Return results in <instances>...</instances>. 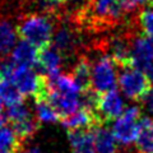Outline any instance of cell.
<instances>
[{
    "label": "cell",
    "mask_w": 153,
    "mask_h": 153,
    "mask_svg": "<svg viewBox=\"0 0 153 153\" xmlns=\"http://www.w3.org/2000/svg\"><path fill=\"white\" fill-rule=\"evenodd\" d=\"M19 153H42L40 149H38V148H30V149H26V151H21Z\"/></svg>",
    "instance_id": "d4e9b609"
},
{
    "label": "cell",
    "mask_w": 153,
    "mask_h": 153,
    "mask_svg": "<svg viewBox=\"0 0 153 153\" xmlns=\"http://www.w3.org/2000/svg\"><path fill=\"white\" fill-rule=\"evenodd\" d=\"M135 144L139 153H153V119L147 116L140 119Z\"/></svg>",
    "instance_id": "4fadbf2b"
},
{
    "label": "cell",
    "mask_w": 153,
    "mask_h": 153,
    "mask_svg": "<svg viewBox=\"0 0 153 153\" xmlns=\"http://www.w3.org/2000/svg\"><path fill=\"white\" fill-rule=\"evenodd\" d=\"M142 103H143V106L146 107V110L148 112H151V114H153V88H152V91L149 93H148L144 98L140 101Z\"/></svg>",
    "instance_id": "7402d4cb"
},
{
    "label": "cell",
    "mask_w": 153,
    "mask_h": 153,
    "mask_svg": "<svg viewBox=\"0 0 153 153\" xmlns=\"http://www.w3.org/2000/svg\"><path fill=\"white\" fill-rule=\"evenodd\" d=\"M17 30L8 21H0V56H7L16 47Z\"/></svg>",
    "instance_id": "2e32d148"
},
{
    "label": "cell",
    "mask_w": 153,
    "mask_h": 153,
    "mask_svg": "<svg viewBox=\"0 0 153 153\" xmlns=\"http://www.w3.org/2000/svg\"><path fill=\"white\" fill-rule=\"evenodd\" d=\"M36 117L40 123H56L60 121V116L52 105L47 100L36 101Z\"/></svg>",
    "instance_id": "ffe728a7"
},
{
    "label": "cell",
    "mask_w": 153,
    "mask_h": 153,
    "mask_svg": "<svg viewBox=\"0 0 153 153\" xmlns=\"http://www.w3.org/2000/svg\"><path fill=\"white\" fill-rule=\"evenodd\" d=\"M137 22L140 31L146 36L153 37V3H149L143 10L139 12Z\"/></svg>",
    "instance_id": "44dd1931"
},
{
    "label": "cell",
    "mask_w": 153,
    "mask_h": 153,
    "mask_svg": "<svg viewBox=\"0 0 153 153\" xmlns=\"http://www.w3.org/2000/svg\"><path fill=\"white\" fill-rule=\"evenodd\" d=\"M71 76L80 88V93L93 89V66L87 57H80L74 65Z\"/></svg>",
    "instance_id": "7c38bea8"
},
{
    "label": "cell",
    "mask_w": 153,
    "mask_h": 153,
    "mask_svg": "<svg viewBox=\"0 0 153 153\" xmlns=\"http://www.w3.org/2000/svg\"><path fill=\"white\" fill-rule=\"evenodd\" d=\"M75 45H76V37L74 32L66 27L57 30V32L54 35V38H52V46L56 50H59L60 54L64 57L69 56L70 52L74 51Z\"/></svg>",
    "instance_id": "5bb4252c"
},
{
    "label": "cell",
    "mask_w": 153,
    "mask_h": 153,
    "mask_svg": "<svg viewBox=\"0 0 153 153\" xmlns=\"http://www.w3.org/2000/svg\"><path fill=\"white\" fill-rule=\"evenodd\" d=\"M46 1H49L50 4H54V5H59V4H64L68 0H46Z\"/></svg>",
    "instance_id": "484cf974"
},
{
    "label": "cell",
    "mask_w": 153,
    "mask_h": 153,
    "mask_svg": "<svg viewBox=\"0 0 153 153\" xmlns=\"http://www.w3.org/2000/svg\"><path fill=\"white\" fill-rule=\"evenodd\" d=\"M3 107H4V102H3L1 97H0V114H1V111H3Z\"/></svg>",
    "instance_id": "83f0119b"
},
{
    "label": "cell",
    "mask_w": 153,
    "mask_h": 153,
    "mask_svg": "<svg viewBox=\"0 0 153 153\" xmlns=\"http://www.w3.org/2000/svg\"><path fill=\"white\" fill-rule=\"evenodd\" d=\"M117 82L123 93L134 101H142L153 88L146 73L138 68H123Z\"/></svg>",
    "instance_id": "7a4b0ae2"
},
{
    "label": "cell",
    "mask_w": 153,
    "mask_h": 153,
    "mask_svg": "<svg viewBox=\"0 0 153 153\" xmlns=\"http://www.w3.org/2000/svg\"><path fill=\"white\" fill-rule=\"evenodd\" d=\"M116 63L111 56H102L93 65V89L98 93L108 92L116 88L117 74Z\"/></svg>",
    "instance_id": "8992f818"
},
{
    "label": "cell",
    "mask_w": 153,
    "mask_h": 153,
    "mask_svg": "<svg viewBox=\"0 0 153 153\" xmlns=\"http://www.w3.org/2000/svg\"><path fill=\"white\" fill-rule=\"evenodd\" d=\"M8 117H7V115H4V114H0V130L1 129H4L7 126V124H8Z\"/></svg>",
    "instance_id": "cb8c5ba5"
},
{
    "label": "cell",
    "mask_w": 153,
    "mask_h": 153,
    "mask_svg": "<svg viewBox=\"0 0 153 153\" xmlns=\"http://www.w3.org/2000/svg\"><path fill=\"white\" fill-rule=\"evenodd\" d=\"M137 0H91L87 10L97 21L114 22L135 8Z\"/></svg>",
    "instance_id": "277c9868"
},
{
    "label": "cell",
    "mask_w": 153,
    "mask_h": 153,
    "mask_svg": "<svg viewBox=\"0 0 153 153\" xmlns=\"http://www.w3.org/2000/svg\"><path fill=\"white\" fill-rule=\"evenodd\" d=\"M138 4H142V3H151V0H137Z\"/></svg>",
    "instance_id": "f1b7e54d"
},
{
    "label": "cell",
    "mask_w": 153,
    "mask_h": 153,
    "mask_svg": "<svg viewBox=\"0 0 153 153\" xmlns=\"http://www.w3.org/2000/svg\"><path fill=\"white\" fill-rule=\"evenodd\" d=\"M94 129L68 130V139L73 153H96Z\"/></svg>",
    "instance_id": "30bf717a"
},
{
    "label": "cell",
    "mask_w": 153,
    "mask_h": 153,
    "mask_svg": "<svg viewBox=\"0 0 153 153\" xmlns=\"http://www.w3.org/2000/svg\"><path fill=\"white\" fill-rule=\"evenodd\" d=\"M112 131L107 130L103 126L94 129V146L96 153H116L117 143Z\"/></svg>",
    "instance_id": "9a60e30c"
},
{
    "label": "cell",
    "mask_w": 153,
    "mask_h": 153,
    "mask_svg": "<svg viewBox=\"0 0 153 153\" xmlns=\"http://www.w3.org/2000/svg\"><path fill=\"white\" fill-rule=\"evenodd\" d=\"M63 57L64 56L60 54V51L56 50L51 44L46 47L38 49V60L36 66L42 73H46L49 78H55L60 74Z\"/></svg>",
    "instance_id": "ba28073f"
},
{
    "label": "cell",
    "mask_w": 153,
    "mask_h": 153,
    "mask_svg": "<svg viewBox=\"0 0 153 153\" xmlns=\"http://www.w3.org/2000/svg\"><path fill=\"white\" fill-rule=\"evenodd\" d=\"M38 49L27 41L21 40L12 51V61L18 66L32 68L37 65Z\"/></svg>",
    "instance_id": "8fae6325"
},
{
    "label": "cell",
    "mask_w": 153,
    "mask_h": 153,
    "mask_svg": "<svg viewBox=\"0 0 153 153\" xmlns=\"http://www.w3.org/2000/svg\"><path fill=\"white\" fill-rule=\"evenodd\" d=\"M23 142L17 137L12 128L5 126L0 130V151L9 153H19L22 151Z\"/></svg>",
    "instance_id": "ac0fdd59"
},
{
    "label": "cell",
    "mask_w": 153,
    "mask_h": 153,
    "mask_svg": "<svg viewBox=\"0 0 153 153\" xmlns=\"http://www.w3.org/2000/svg\"><path fill=\"white\" fill-rule=\"evenodd\" d=\"M17 33L21 40L30 42L37 49H42L52 44L54 27L47 17L30 14L19 22Z\"/></svg>",
    "instance_id": "6da1fadb"
},
{
    "label": "cell",
    "mask_w": 153,
    "mask_h": 153,
    "mask_svg": "<svg viewBox=\"0 0 153 153\" xmlns=\"http://www.w3.org/2000/svg\"><path fill=\"white\" fill-rule=\"evenodd\" d=\"M52 107L56 110V112L60 116V121L64 117L76 112L82 108V101H80V94H68L54 91L51 88V92L47 100Z\"/></svg>",
    "instance_id": "52a82bcc"
},
{
    "label": "cell",
    "mask_w": 153,
    "mask_h": 153,
    "mask_svg": "<svg viewBox=\"0 0 153 153\" xmlns=\"http://www.w3.org/2000/svg\"><path fill=\"white\" fill-rule=\"evenodd\" d=\"M68 130H78V129H94L101 126L97 116L93 111L82 107L76 112L64 117L60 121Z\"/></svg>",
    "instance_id": "9c48e42d"
},
{
    "label": "cell",
    "mask_w": 153,
    "mask_h": 153,
    "mask_svg": "<svg viewBox=\"0 0 153 153\" xmlns=\"http://www.w3.org/2000/svg\"><path fill=\"white\" fill-rule=\"evenodd\" d=\"M0 153H9V152H5V151H0Z\"/></svg>",
    "instance_id": "f546056e"
},
{
    "label": "cell",
    "mask_w": 153,
    "mask_h": 153,
    "mask_svg": "<svg viewBox=\"0 0 153 153\" xmlns=\"http://www.w3.org/2000/svg\"><path fill=\"white\" fill-rule=\"evenodd\" d=\"M10 126L19 139L22 142H25L35 135V133L40 128V121L37 120V117H33V115H32V116L23 119L21 121L10 124Z\"/></svg>",
    "instance_id": "e0dca14e"
},
{
    "label": "cell",
    "mask_w": 153,
    "mask_h": 153,
    "mask_svg": "<svg viewBox=\"0 0 153 153\" xmlns=\"http://www.w3.org/2000/svg\"><path fill=\"white\" fill-rule=\"evenodd\" d=\"M0 97H1L4 105L8 107L23 103V100H25V96L21 93V91L8 80H4L0 85Z\"/></svg>",
    "instance_id": "d6986e66"
},
{
    "label": "cell",
    "mask_w": 153,
    "mask_h": 153,
    "mask_svg": "<svg viewBox=\"0 0 153 153\" xmlns=\"http://www.w3.org/2000/svg\"><path fill=\"white\" fill-rule=\"evenodd\" d=\"M142 70L146 73V75L148 76V79L151 80V83H152V85H153V61H152V63L146 64V65L142 68Z\"/></svg>",
    "instance_id": "603a6c76"
},
{
    "label": "cell",
    "mask_w": 153,
    "mask_h": 153,
    "mask_svg": "<svg viewBox=\"0 0 153 153\" xmlns=\"http://www.w3.org/2000/svg\"><path fill=\"white\" fill-rule=\"evenodd\" d=\"M142 119V111L138 106L125 108V111L114 123L112 134L119 143L129 146L134 143L139 133V123Z\"/></svg>",
    "instance_id": "3957f363"
},
{
    "label": "cell",
    "mask_w": 153,
    "mask_h": 153,
    "mask_svg": "<svg viewBox=\"0 0 153 153\" xmlns=\"http://www.w3.org/2000/svg\"><path fill=\"white\" fill-rule=\"evenodd\" d=\"M124 111H125V105L116 89L100 93L94 114L101 126L110 121H116Z\"/></svg>",
    "instance_id": "5b68a950"
},
{
    "label": "cell",
    "mask_w": 153,
    "mask_h": 153,
    "mask_svg": "<svg viewBox=\"0 0 153 153\" xmlns=\"http://www.w3.org/2000/svg\"><path fill=\"white\" fill-rule=\"evenodd\" d=\"M4 80H5V79H4V76H3V73H1V69H0V85H1V83L4 82Z\"/></svg>",
    "instance_id": "4316f807"
}]
</instances>
